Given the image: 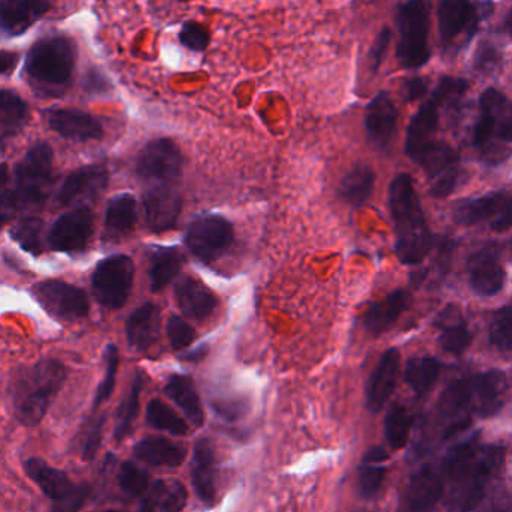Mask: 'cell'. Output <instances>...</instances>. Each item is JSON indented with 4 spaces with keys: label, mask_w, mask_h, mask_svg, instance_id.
Listing matches in <instances>:
<instances>
[{
    "label": "cell",
    "mask_w": 512,
    "mask_h": 512,
    "mask_svg": "<svg viewBox=\"0 0 512 512\" xmlns=\"http://www.w3.org/2000/svg\"><path fill=\"white\" fill-rule=\"evenodd\" d=\"M388 208L398 260L401 265H421L433 251L434 236L412 176L400 173L392 179L388 190Z\"/></svg>",
    "instance_id": "cell-1"
},
{
    "label": "cell",
    "mask_w": 512,
    "mask_h": 512,
    "mask_svg": "<svg viewBox=\"0 0 512 512\" xmlns=\"http://www.w3.org/2000/svg\"><path fill=\"white\" fill-rule=\"evenodd\" d=\"M68 379V368L55 358L20 367L8 385L11 410L23 427H37L49 413Z\"/></svg>",
    "instance_id": "cell-2"
},
{
    "label": "cell",
    "mask_w": 512,
    "mask_h": 512,
    "mask_svg": "<svg viewBox=\"0 0 512 512\" xmlns=\"http://www.w3.org/2000/svg\"><path fill=\"white\" fill-rule=\"evenodd\" d=\"M505 460V449L478 446L476 440L460 443L449 451L445 473L455 485L454 505L458 511L470 512L484 499L488 482L496 476Z\"/></svg>",
    "instance_id": "cell-3"
},
{
    "label": "cell",
    "mask_w": 512,
    "mask_h": 512,
    "mask_svg": "<svg viewBox=\"0 0 512 512\" xmlns=\"http://www.w3.org/2000/svg\"><path fill=\"white\" fill-rule=\"evenodd\" d=\"M512 106L496 88L479 97V115L472 133V145L479 160L488 167L502 166L511 157Z\"/></svg>",
    "instance_id": "cell-4"
},
{
    "label": "cell",
    "mask_w": 512,
    "mask_h": 512,
    "mask_svg": "<svg viewBox=\"0 0 512 512\" xmlns=\"http://www.w3.org/2000/svg\"><path fill=\"white\" fill-rule=\"evenodd\" d=\"M76 65V43L67 35H46L29 49L25 76L38 91L59 94L70 85Z\"/></svg>",
    "instance_id": "cell-5"
},
{
    "label": "cell",
    "mask_w": 512,
    "mask_h": 512,
    "mask_svg": "<svg viewBox=\"0 0 512 512\" xmlns=\"http://www.w3.org/2000/svg\"><path fill=\"white\" fill-rule=\"evenodd\" d=\"M55 152L47 142H38L14 167V184L0 199V208L25 211L46 202L55 169Z\"/></svg>",
    "instance_id": "cell-6"
},
{
    "label": "cell",
    "mask_w": 512,
    "mask_h": 512,
    "mask_svg": "<svg viewBox=\"0 0 512 512\" xmlns=\"http://www.w3.org/2000/svg\"><path fill=\"white\" fill-rule=\"evenodd\" d=\"M398 29V64L404 70H419L431 59L430 13L421 0L398 5L395 17Z\"/></svg>",
    "instance_id": "cell-7"
},
{
    "label": "cell",
    "mask_w": 512,
    "mask_h": 512,
    "mask_svg": "<svg viewBox=\"0 0 512 512\" xmlns=\"http://www.w3.org/2000/svg\"><path fill=\"white\" fill-rule=\"evenodd\" d=\"M28 478L50 500V512H80L91 496V487L79 484L67 472L53 467L40 457H31L23 464Z\"/></svg>",
    "instance_id": "cell-8"
},
{
    "label": "cell",
    "mask_w": 512,
    "mask_h": 512,
    "mask_svg": "<svg viewBox=\"0 0 512 512\" xmlns=\"http://www.w3.org/2000/svg\"><path fill=\"white\" fill-rule=\"evenodd\" d=\"M493 8L490 2L472 4L467 0H442L437 7V26L443 50L449 55H457L473 40L479 23L491 16Z\"/></svg>",
    "instance_id": "cell-9"
},
{
    "label": "cell",
    "mask_w": 512,
    "mask_h": 512,
    "mask_svg": "<svg viewBox=\"0 0 512 512\" xmlns=\"http://www.w3.org/2000/svg\"><path fill=\"white\" fill-rule=\"evenodd\" d=\"M134 274V262L125 254H115L98 262L92 274V292L98 304L109 310L124 307L133 290Z\"/></svg>",
    "instance_id": "cell-10"
},
{
    "label": "cell",
    "mask_w": 512,
    "mask_h": 512,
    "mask_svg": "<svg viewBox=\"0 0 512 512\" xmlns=\"http://www.w3.org/2000/svg\"><path fill=\"white\" fill-rule=\"evenodd\" d=\"M511 217V194L508 191H491L484 196L463 199L452 208V220L457 226L490 224L491 230L497 233L511 229Z\"/></svg>",
    "instance_id": "cell-11"
},
{
    "label": "cell",
    "mask_w": 512,
    "mask_h": 512,
    "mask_svg": "<svg viewBox=\"0 0 512 512\" xmlns=\"http://www.w3.org/2000/svg\"><path fill=\"white\" fill-rule=\"evenodd\" d=\"M427 176L430 194L446 199L463 184L464 172L455 149L442 140H434L416 163Z\"/></svg>",
    "instance_id": "cell-12"
},
{
    "label": "cell",
    "mask_w": 512,
    "mask_h": 512,
    "mask_svg": "<svg viewBox=\"0 0 512 512\" xmlns=\"http://www.w3.org/2000/svg\"><path fill=\"white\" fill-rule=\"evenodd\" d=\"M184 242L197 259L205 263L215 262L235 244V229L221 215H202L191 221Z\"/></svg>",
    "instance_id": "cell-13"
},
{
    "label": "cell",
    "mask_w": 512,
    "mask_h": 512,
    "mask_svg": "<svg viewBox=\"0 0 512 512\" xmlns=\"http://www.w3.org/2000/svg\"><path fill=\"white\" fill-rule=\"evenodd\" d=\"M184 169L181 149L172 139H155L143 146L137 155V178L148 185H175Z\"/></svg>",
    "instance_id": "cell-14"
},
{
    "label": "cell",
    "mask_w": 512,
    "mask_h": 512,
    "mask_svg": "<svg viewBox=\"0 0 512 512\" xmlns=\"http://www.w3.org/2000/svg\"><path fill=\"white\" fill-rule=\"evenodd\" d=\"M32 295L50 316L62 322L85 319L91 311L88 295L67 281H41L32 287Z\"/></svg>",
    "instance_id": "cell-15"
},
{
    "label": "cell",
    "mask_w": 512,
    "mask_h": 512,
    "mask_svg": "<svg viewBox=\"0 0 512 512\" xmlns=\"http://www.w3.org/2000/svg\"><path fill=\"white\" fill-rule=\"evenodd\" d=\"M94 212L88 206H79L61 215L50 227L47 244L58 253H82L94 235Z\"/></svg>",
    "instance_id": "cell-16"
},
{
    "label": "cell",
    "mask_w": 512,
    "mask_h": 512,
    "mask_svg": "<svg viewBox=\"0 0 512 512\" xmlns=\"http://www.w3.org/2000/svg\"><path fill=\"white\" fill-rule=\"evenodd\" d=\"M467 277L475 295L491 298L502 292L506 271L502 253L496 244L484 245L467 260Z\"/></svg>",
    "instance_id": "cell-17"
},
{
    "label": "cell",
    "mask_w": 512,
    "mask_h": 512,
    "mask_svg": "<svg viewBox=\"0 0 512 512\" xmlns=\"http://www.w3.org/2000/svg\"><path fill=\"white\" fill-rule=\"evenodd\" d=\"M143 211L151 232L173 230L182 212V196L175 185H148L143 193Z\"/></svg>",
    "instance_id": "cell-18"
},
{
    "label": "cell",
    "mask_w": 512,
    "mask_h": 512,
    "mask_svg": "<svg viewBox=\"0 0 512 512\" xmlns=\"http://www.w3.org/2000/svg\"><path fill=\"white\" fill-rule=\"evenodd\" d=\"M47 125L62 139L76 143L100 142L104 127L100 119L91 113L71 107H56L46 113Z\"/></svg>",
    "instance_id": "cell-19"
},
{
    "label": "cell",
    "mask_w": 512,
    "mask_h": 512,
    "mask_svg": "<svg viewBox=\"0 0 512 512\" xmlns=\"http://www.w3.org/2000/svg\"><path fill=\"white\" fill-rule=\"evenodd\" d=\"M398 110L388 92H379L365 107L364 127L368 142L379 152L391 151L397 137Z\"/></svg>",
    "instance_id": "cell-20"
},
{
    "label": "cell",
    "mask_w": 512,
    "mask_h": 512,
    "mask_svg": "<svg viewBox=\"0 0 512 512\" xmlns=\"http://www.w3.org/2000/svg\"><path fill=\"white\" fill-rule=\"evenodd\" d=\"M109 181L110 175L106 166L89 164L80 167L64 179V184L58 191V203L61 206H68L86 199H94L106 190Z\"/></svg>",
    "instance_id": "cell-21"
},
{
    "label": "cell",
    "mask_w": 512,
    "mask_h": 512,
    "mask_svg": "<svg viewBox=\"0 0 512 512\" xmlns=\"http://www.w3.org/2000/svg\"><path fill=\"white\" fill-rule=\"evenodd\" d=\"M470 401L472 412L481 418L499 413L505 406L508 395V379L502 371L491 370L470 377Z\"/></svg>",
    "instance_id": "cell-22"
},
{
    "label": "cell",
    "mask_w": 512,
    "mask_h": 512,
    "mask_svg": "<svg viewBox=\"0 0 512 512\" xmlns=\"http://www.w3.org/2000/svg\"><path fill=\"white\" fill-rule=\"evenodd\" d=\"M50 8L46 0H0V35L17 38L26 34Z\"/></svg>",
    "instance_id": "cell-23"
},
{
    "label": "cell",
    "mask_w": 512,
    "mask_h": 512,
    "mask_svg": "<svg viewBox=\"0 0 512 512\" xmlns=\"http://www.w3.org/2000/svg\"><path fill=\"white\" fill-rule=\"evenodd\" d=\"M440 125V107L433 98L421 104L418 112L413 115L409 127H407L406 142H404V154L410 161L416 163L422 152L434 142L437 128Z\"/></svg>",
    "instance_id": "cell-24"
},
{
    "label": "cell",
    "mask_w": 512,
    "mask_h": 512,
    "mask_svg": "<svg viewBox=\"0 0 512 512\" xmlns=\"http://www.w3.org/2000/svg\"><path fill=\"white\" fill-rule=\"evenodd\" d=\"M398 373H400V352L392 347L383 353L368 379L365 401L370 412H379L391 398L397 385Z\"/></svg>",
    "instance_id": "cell-25"
},
{
    "label": "cell",
    "mask_w": 512,
    "mask_h": 512,
    "mask_svg": "<svg viewBox=\"0 0 512 512\" xmlns=\"http://www.w3.org/2000/svg\"><path fill=\"white\" fill-rule=\"evenodd\" d=\"M175 299L181 313L193 320L208 319L218 307L215 293L191 275L179 278L175 284Z\"/></svg>",
    "instance_id": "cell-26"
},
{
    "label": "cell",
    "mask_w": 512,
    "mask_h": 512,
    "mask_svg": "<svg viewBox=\"0 0 512 512\" xmlns=\"http://www.w3.org/2000/svg\"><path fill=\"white\" fill-rule=\"evenodd\" d=\"M191 479H193L197 497L205 505H214L217 500V461H215L214 446L206 437L197 440L194 445Z\"/></svg>",
    "instance_id": "cell-27"
},
{
    "label": "cell",
    "mask_w": 512,
    "mask_h": 512,
    "mask_svg": "<svg viewBox=\"0 0 512 512\" xmlns=\"http://www.w3.org/2000/svg\"><path fill=\"white\" fill-rule=\"evenodd\" d=\"M443 494V478L434 466H424L412 476L406 491L407 512H433Z\"/></svg>",
    "instance_id": "cell-28"
},
{
    "label": "cell",
    "mask_w": 512,
    "mask_h": 512,
    "mask_svg": "<svg viewBox=\"0 0 512 512\" xmlns=\"http://www.w3.org/2000/svg\"><path fill=\"white\" fill-rule=\"evenodd\" d=\"M412 305V295L407 290L397 289L382 301L371 302L362 316V325L370 334L380 335L388 331L401 314Z\"/></svg>",
    "instance_id": "cell-29"
},
{
    "label": "cell",
    "mask_w": 512,
    "mask_h": 512,
    "mask_svg": "<svg viewBox=\"0 0 512 512\" xmlns=\"http://www.w3.org/2000/svg\"><path fill=\"white\" fill-rule=\"evenodd\" d=\"M188 491L178 479H157L140 499L137 512H182L187 506Z\"/></svg>",
    "instance_id": "cell-30"
},
{
    "label": "cell",
    "mask_w": 512,
    "mask_h": 512,
    "mask_svg": "<svg viewBox=\"0 0 512 512\" xmlns=\"http://www.w3.org/2000/svg\"><path fill=\"white\" fill-rule=\"evenodd\" d=\"M160 308L152 302L140 305L128 317L125 323V334L128 343L137 352H146L154 346L160 335Z\"/></svg>",
    "instance_id": "cell-31"
},
{
    "label": "cell",
    "mask_w": 512,
    "mask_h": 512,
    "mask_svg": "<svg viewBox=\"0 0 512 512\" xmlns=\"http://www.w3.org/2000/svg\"><path fill=\"white\" fill-rule=\"evenodd\" d=\"M133 454L149 466L179 467L187 457V449L167 437L149 436L134 445Z\"/></svg>",
    "instance_id": "cell-32"
},
{
    "label": "cell",
    "mask_w": 512,
    "mask_h": 512,
    "mask_svg": "<svg viewBox=\"0 0 512 512\" xmlns=\"http://www.w3.org/2000/svg\"><path fill=\"white\" fill-rule=\"evenodd\" d=\"M436 325L440 329L439 344L443 352L455 356L466 352L472 343V332L455 305H448L440 311Z\"/></svg>",
    "instance_id": "cell-33"
},
{
    "label": "cell",
    "mask_w": 512,
    "mask_h": 512,
    "mask_svg": "<svg viewBox=\"0 0 512 512\" xmlns=\"http://www.w3.org/2000/svg\"><path fill=\"white\" fill-rule=\"evenodd\" d=\"M137 223V200L131 193L113 196L104 214V233L110 239H122L133 232Z\"/></svg>",
    "instance_id": "cell-34"
},
{
    "label": "cell",
    "mask_w": 512,
    "mask_h": 512,
    "mask_svg": "<svg viewBox=\"0 0 512 512\" xmlns=\"http://www.w3.org/2000/svg\"><path fill=\"white\" fill-rule=\"evenodd\" d=\"M164 394L184 412L194 427H202L205 424L202 401L190 376H184V374L170 376L164 386Z\"/></svg>",
    "instance_id": "cell-35"
},
{
    "label": "cell",
    "mask_w": 512,
    "mask_h": 512,
    "mask_svg": "<svg viewBox=\"0 0 512 512\" xmlns=\"http://www.w3.org/2000/svg\"><path fill=\"white\" fill-rule=\"evenodd\" d=\"M149 283L154 293L163 292L182 269L184 257L175 247H154L148 254Z\"/></svg>",
    "instance_id": "cell-36"
},
{
    "label": "cell",
    "mask_w": 512,
    "mask_h": 512,
    "mask_svg": "<svg viewBox=\"0 0 512 512\" xmlns=\"http://www.w3.org/2000/svg\"><path fill=\"white\" fill-rule=\"evenodd\" d=\"M29 116L28 103L17 92L0 89V142L22 133Z\"/></svg>",
    "instance_id": "cell-37"
},
{
    "label": "cell",
    "mask_w": 512,
    "mask_h": 512,
    "mask_svg": "<svg viewBox=\"0 0 512 512\" xmlns=\"http://www.w3.org/2000/svg\"><path fill=\"white\" fill-rule=\"evenodd\" d=\"M376 173L367 164H356L338 185V196L353 208H361L373 194Z\"/></svg>",
    "instance_id": "cell-38"
},
{
    "label": "cell",
    "mask_w": 512,
    "mask_h": 512,
    "mask_svg": "<svg viewBox=\"0 0 512 512\" xmlns=\"http://www.w3.org/2000/svg\"><path fill=\"white\" fill-rule=\"evenodd\" d=\"M143 386H145V377L140 371L134 373L133 382L127 395L119 406L118 416H116L115 437L116 442L121 443L127 440L133 434L134 422L140 410V395H142Z\"/></svg>",
    "instance_id": "cell-39"
},
{
    "label": "cell",
    "mask_w": 512,
    "mask_h": 512,
    "mask_svg": "<svg viewBox=\"0 0 512 512\" xmlns=\"http://www.w3.org/2000/svg\"><path fill=\"white\" fill-rule=\"evenodd\" d=\"M440 371H442V364L437 359L419 356L407 362L404 379L410 389L415 392L416 397H422L433 388L434 383L439 379Z\"/></svg>",
    "instance_id": "cell-40"
},
{
    "label": "cell",
    "mask_w": 512,
    "mask_h": 512,
    "mask_svg": "<svg viewBox=\"0 0 512 512\" xmlns=\"http://www.w3.org/2000/svg\"><path fill=\"white\" fill-rule=\"evenodd\" d=\"M146 424L155 430L166 431L178 437L187 436L190 431L187 422L160 398L149 401L146 407Z\"/></svg>",
    "instance_id": "cell-41"
},
{
    "label": "cell",
    "mask_w": 512,
    "mask_h": 512,
    "mask_svg": "<svg viewBox=\"0 0 512 512\" xmlns=\"http://www.w3.org/2000/svg\"><path fill=\"white\" fill-rule=\"evenodd\" d=\"M467 91H469L467 80L460 79V77L445 76L437 83L431 98L436 101L440 110L445 109L446 112H455L463 103Z\"/></svg>",
    "instance_id": "cell-42"
},
{
    "label": "cell",
    "mask_w": 512,
    "mask_h": 512,
    "mask_svg": "<svg viewBox=\"0 0 512 512\" xmlns=\"http://www.w3.org/2000/svg\"><path fill=\"white\" fill-rule=\"evenodd\" d=\"M104 376L95 392L94 401H92V410L97 412L115 391L116 377H118L119 364H121V355H119L118 346L109 344L104 352Z\"/></svg>",
    "instance_id": "cell-43"
},
{
    "label": "cell",
    "mask_w": 512,
    "mask_h": 512,
    "mask_svg": "<svg viewBox=\"0 0 512 512\" xmlns=\"http://www.w3.org/2000/svg\"><path fill=\"white\" fill-rule=\"evenodd\" d=\"M410 430H412V418L409 412L400 404H394L385 419L386 439L391 448H404L409 442Z\"/></svg>",
    "instance_id": "cell-44"
},
{
    "label": "cell",
    "mask_w": 512,
    "mask_h": 512,
    "mask_svg": "<svg viewBox=\"0 0 512 512\" xmlns=\"http://www.w3.org/2000/svg\"><path fill=\"white\" fill-rule=\"evenodd\" d=\"M503 49L502 44L494 38H484L479 41L473 55V70L484 76L499 73L502 70Z\"/></svg>",
    "instance_id": "cell-45"
},
{
    "label": "cell",
    "mask_w": 512,
    "mask_h": 512,
    "mask_svg": "<svg viewBox=\"0 0 512 512\" xmlns=\"http://www.w3.org/2000/svg\"><path fill=\"white\" fill-rule=\"evenodd\" d=\"M43 220L40 217H25L13 227L11 236L14 241L34 256H40L43 253Z\"/></svg>",
    "instance_id": "cell-46"
},
{
    "label": "cell",
    "mask_w": 512,
    "mask_h": 512,
    "mask_svg": "<svg viewBox=\"0 0 512 512\" xmlns=\"http://www.w3.org/2000/svg\"><path fill=\"white\" fill-rule=\"evenodd\" d=\"M119 488L131 499H142L151 481L146 470L133 461H124L118 472Z\"/></svg>",
    "instance_id": "cell-47"
},
{
    "label": "cell",
    "mask_w": 512,
    "mask_h": 512,
    "mask_svg": "<svg viewBox=\"0 0 512 512\" xmlns=\"http://www.w3.org/2000/svg\"><path fill=\"white\" fill-rule=\"evenodd\" d=\"M490 343L500 352H511L512 310L509 305H505L494 314L490 326Z\"/></svg>",
    "instance_id": "cell-48"
},
{
    "label": "cell",
    "mask_w": 512,
    "mask_h": 512,
    "mask_svg": "<svg viewBox=\"0 0 512 512\" xmlns=\"http://www.w3.org/2000/svg\"><path fill=\"white\" fill-rule=\"evenodd\" d=\"M104 425H106V416L101 413L98 415L95 413L86 424L82 440V458L86 463H91L97 458L101 443H103Z\"/></svg>",
    "instance_id": "cell-49"
},
{
    "label": "cell",
    "mask_w": 512,
    "mask_h": 512,
    "mask_svg": "<svg viewBox=\"0 0 512 512\" xmlns=\"http://www.w3.org/2000/svg\"><path fill=\"white\" fill-rule=\"evenodd\" d=\"M386 478V467L362 463L359 469L358 490L364 499H373L379 494Z\"/></svg>",
    "instance_id": "cell-50"
},
{
    "label": "cell",
    "mask_w": 512,
    "mask_h": 512,
    "mask_svg": "<svg viewBox=\"0 0 512 512\" xmlns=\"http://www.w3.org/2000/svg\"><path fill=\"white\" fill-rule=\"evenodd\" d=\"M179 43L191 52H205L211 44V35L202 23L185 22L179 31Z\"/></svg>",
    "instance_id": "cell-51"
},
{
    "label": "cell",
    "mask_w": 512,
    "mask_h": 512,
    "mask_svg": "<svg viewBox=\"0 0 512 512\" xmlns=\"http://www.w3.org/2000/svg\"><path fill=\"white\" fill-rule=\"evenodd\" d=\"M166 329L173 350L187 349L196 340V329L182 317L170 316Z\"/></svg>",
    "instance_id": "cell-52"
},
{
    "label": "cell",
    "mask_w": 512,
    "mask_h": 512,
    "mask_svg": "<svg viewBox=\"0 0 512 512\" xmlns=\"http://www.w3.org/2000/svg\"><path fill=\"white\" fill-rule=\"evenodd\" d=\"M391 41V29L388 26H383L376 40H374L373 46H371L370 53H368V67H370L371 74H377V71L382 67L383 61H385L386 55H388Z\"/></svg>",
    "instance_id": "cell-53"
},
{
    "label": "cell",
    "mask_w": 512,
    "mask_h": 512,
    "mask_svg": "<svg viewBox=\"0 0 512 512\" xmlns=\"http://www.w3.org/2000/svg\"><path fill=\"white\" fill-rule=\"evenodd\" d=\"M428 82L422 77H412V79L406 80L401 86V98L406 103H413V101L421 100L427 95Z\"/></svg>",
    "instance_id": "cell-54"
},
{
    "label": "cell",
    "mask_w": 512,
    "mask_h": 512,
    "mask_svg": "<svg viewBox=\"0 0 512 512\" xmlns=\"http://www.w3.org/2000/svg\"><path fill=\"white\" fill-rule=\"evenodd\" d=\"M83 85H85L86 91L92 92V94H106L110 88L109 80L98 70L89 71V73L86 74Z\"/></svg>",
    "instance_id": "cell-55"
},
{
    "label": "cell",
    "mask_w": 512,
    "mask_h": 512,
    "mask_svg": "<svg viewBox=\"0 0 512 512\" xmlns=\"http://www.w3.org/2000/svg\"><path fill=\"white\" fill-rule=\"evenodd\" d=\"M215 412L229 421H235L239 416L244 413V406L241 403H230V401H223V403H214Z\"/></svg>",
    "instance_id": "cell-56"
},
{
    "label": "cell",
    "mask_w": 512,
    "mask_h": 512,
    "mask_svg": "<svg viewBox=\"0 0 512 512\" xmlns=\"http://www.w3.org/2000/svg\"><path fill=\"white\" fill-rule=\"evenodd\" d=\"M19 53L0 52V76L10 74L19 64Z\"/></svg>",
    "instance_id": "cell-57"
},
{
    "label": "cell",
    "mask_w": 512,
    "mask_h": 512,
    "mask_svg": "<svg viewBox=\"0 0 512 512\" xmlns=\"http://www.w3.org/2000/svg\"><path fill=\"white\" fill-rule=\"evenodd\" d=\"M388 460V454H386L385 449L380 448V446H374L370 451H367V454L364 455V460L362 463L368 464H376L383 463V461Z\"/></svg>",
    "instance_id": "cell-58"
},
{
    "label": "cell",
    "mask_w": 512,
    "mask_h": 512,
    "mask_svg": "<svg viewBox=\"0 0 512 512\" xmlns=\"http://www.w3.org/2000/svg\"><path fill=\"white\" fill-rule=\"evenodd\" d=\"M8 179H10V169H8L7 164H2L0 166V193L7 187Z\"/></svg>",
    "instance_id": "cell-59"
},
{
    "label": "cell",
    "mask_w": 512,
    "mask_h": 512,
    "mask_svg": "<svg viewBox=\"0 0 512 512\" xmlns=\"http://www.w3.org/2000/svg\"><path fill=\"white\" fill-rule=\"evenodd\" d=\"M202 356H205V349H197L196 352L185 355L184 359H187V361H197V359L202 358Z\"/></svg>",
    "instance_id": "cell-60"
},
{
    "label": "cell",
    "mask_w": 512,
    "mask_h": 512,
    "mask_svg": "<svg viewBox=\"0 0 512 512\" xmlns=\"http://www.w3.org/2000/svg\"><path fill=\"white\" fill-rule=\"evenodd\" d=\"M8 215L7 214H0V232H2V229H4L5 223H7Z\"/></svg>",
    "instance_id": "cell-61"
},
{
    "label": "cell",
    "mask_w": 512,
    "mask_h": 512,
    "mask_svg": "<svg viewBox=\"0 0 512 512\" xmlns=\"http://www.w3.org/2000/svg\"><path fill=\"white\" fill-rule=\"evenodd\" d=\"M490 512H509V506H497V508L491 509Z\"/></svg>",
    "instance_id": "cell-62"
},
{
    "label": "cell",
    "mask_w": 512,
    "mask_h": 512,
    "mask_svg": "<svg viewBox=\"0 0 512 512\" xmlns=\"http://www.w3.org/2000/svg\"><path fill=\"white\" fill-rule=\"evenodd\" d=\"M104 512H128V511H125V509L113 508V509H106V511H104Z\"/></svg>",
    "instance_id": "cell-63"
}]
</instances>
